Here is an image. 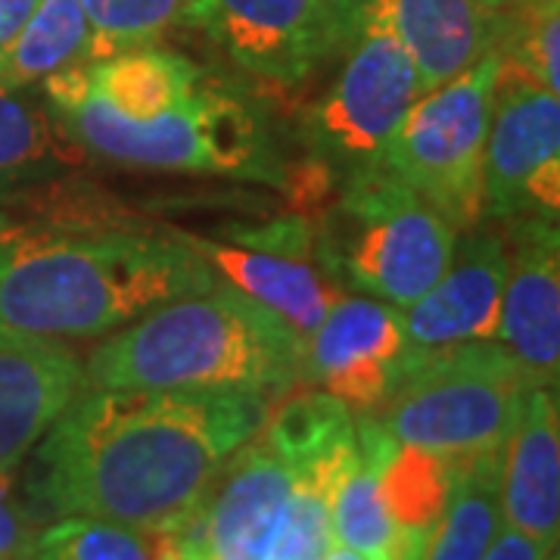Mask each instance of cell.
Here are the masks:
<instances>
[{"label":"cell","mask_w":560,"mask_h":560,"mask_svg":"<svg viewBox=\"0 0 560 560\" xmlns=\"http://www.w3.org/2000/svg\"><path fill=\"white\" fill-rule=\"evenodd\" d=\"M271 401L234 389H84L28 455L40 523L101 517L178 536Z\"/></svg>","instance_id":"6da1fadb"},{"label":"cell","mask_w":560,"mask_h":560,"mask_svg":"<svg viewBox=\"0 0 560 560\" xmlns=\"http://www.w3.org/2000/svg\"><path fill=\"white\" fill-rule=\"evenodd\" d=\"M212 287L184 231H156L84 190L0 209V330L91 340Z\"/></svg>","instance_id":"7a4b0ae2"},{"label":"cell","mask_w":560,"mask_h":560,"mask_svg":"<svg viewBox=\"0 0 560 560\" xmlns=\"http://www.w3.org/2000/svg\"><path fill=\"white\" fill-rule=\"evenodd\" d=\"M300 334L241 290L219 283L178 296L106 334L84 364V389H234L268 401L302 383Z\"/></svg>","instance_id":"3957f363"},{"label":"cell","mask_w":560,"mask_h":560,"mask_svg":"<svg viewBox=\"0 0 560 560\" xmlns=\"http://www.w3.org/2000/svg\"><path fill=\"white\" fill-rule=\"evenodd\" d=\"M50 113L84 153L106 162L200 172L278 184L287 162L271 143L261 113L224 84L202 81L194 97L156 119H128L88 88L84 62L40 81Z\"/></svg>","instance_id":"277c9868"},{"label":"cell","mask_w":560,"mask_h":560,"mask_svg":"<svg viewBox=\"0 0 560 560\" xmlns=\"http://www.w3.org/2000/svg\"><path fill=\"white\" fill-rule=\"evenodd\" d=\"M308 219L320 271L401 312L442 278L458 246V231L386 168L342 175Z\"/></svg>","instance_id":"5b68a950"},{"label":"cell","mask_w":560,"mask_h":560,"mask_svg":"<svg viewBox=\"0 0 560 560\" xmlns=\"http://www.w3.org/2000/svg\"><path fill=\"white\" fill-rule=\"evenodd\" d=\"M536 386L499 340L420 355L368 418L389 440L448 460L501 452L526 389Z\"/></svg>","instance_id":"8992f818"},{"label":"cell","mask_w":560,"mask_h":560,"mask_svg":"<svg viewBox=\"0 0 560 560\" xmlns=\"http://www.w3.org/2000/svg\"><path fill=\"white\" fill-rule=\"evenodd\" d=\"M501 57L492 50L458 79L427 91L401 119L383 168L455 231L486 221V140Z\"/></svg>","instance_id":"52a82bcc"},{"label":"cell","mask_w":560,"mask_h":560,"mask_svg":"<svg viewBox=\"0 0 560 560\" xmlns=\"http://www.w3.org/2000/svg\"><path fill=\"white\" fill-rule=\"evenodd\" d=\"M423 94L418 66L399 40L386 28H359L337 79L302 113V143L337 178L383 168L401 119Z\"/></svg>","instance_id":"ba28073f"},{"label":"cell","mask_w":560,"mask_h":560,"mask_svg":"<svg viewBox=\"0 0 560 560\" xmlns=\"http://www.w3.org/2000/svg\"><path fill=\"white\" fill-rule=\"evenodd\" d=\"M486 219L560 228V97L501 62L486 140Z\"/></svg>","instance_id":"9c48e42d"},{"label":"cell","mask_w":560,"mask_h":560,"mask_svg":"<svg viewBox=\"0 0 560 560\" xmlns=\"http://www.w3.org/2000/svg\"><path fill=\"white\" fill-rule=\"evenodd\" d=\"M415 361L405 312L340 293L302 346V383L330 393L352 415H374Z\"/></svg>","instance_id":"30bf717a"},{"label":"cell","mask_w":560,"mask_h":560,"mask_svg":"<svg viewBox=\"0 0 560 560\" xmlns=\"http://www.w3.org/2000/svg\"><path fill=\"white\" fill-rule=\"evenodd\" d=\"M296 474L261 433L241 445L180 529L187 560H271L290 514Z\"/></svg>","instance_id":"8fae6325"},{"label":"cell","mask_w":560,"mask_h":560,"mask_svg":"<svg viewBox=\"0 0 560 560\" xmlns=\"http://www.w3.org/2000/svg\"><path fill=\"white\" fill-rule=\"evenodd\" d=\"M190 25L275 88H296L337 54L330 0H197Z\"/></svg>","instance_id":"7c38bea8"},{"label":"cell","mask_w":560,"mask_h":560,"mask_svg":"<svg viewBox=\"0 0 560 560\" xmlns=\"http://www.w3.org/2000/svg\"><path fill=\"white\" fill-rule=\"evenodd\" d=\"M330 7L337 54L359 28H386L415 60L427 91L495 50L499 10L492 0H330Z\"/></svg>","instance_id":"4fadbf2b"},{"label":"cell","mask_w":560,"mask_h":560,"mask_svg":"<svg viewBox=\"0 0 560 560\" xmlns=\"http://www.w3.org/2000/svg\"><path fill=\"white\" fill-rule=\"evenodd\" d=\"M504 283L508 237L501 231H482V224L464 231L442 278L405 308L415 359L467 342L499 340Z\"/></svg>","instance_id":"5bb4252c"},{"label":"cell","mask_w":560,"mask_h":560,"mask_svg":"<svg viewBox=\"0 0 560 560\" xmlns=\"http://www.w3.org/2000/svg\"><path fill=\"white\" fill-rule=\"evenodd\" d=\"M84 364L66 340L0 330V480L16 474L81 393Z\"/></svg>","instance_id":"9a60e30c"},{"label":"cell","mask_w":560,"mask_h":560,"mask_svg":"<svg viewBox=\"0 0 560 560\" xmlns=\"http://www.w3.org/2000/svg\"><path fill=\"white\" fill-rule=\"evenodd\" d=\"M508 283L499 342L529 381L560 389V228H504Z\"/></svg>","instance_id":"2e32d148"},{"label":"cell","mask_w":560,"mask_h":560,"mask_svg":"<svg viewBox=\"0 0 560 560\" xmlns=\"http://www.w3.org/2000/svg\"><path fill=\"white\" fill-rule=\"evenodd\" d=\"M501 517L541 545L560 541V389L529 386L501 445Z\"/></svg>","instance_id":"e0dca14e"},{"label":"cell","mask_w":560,"mask_h":560,"mask_svg":"<svg viewBox=\"0 0 560 560\" xmlns=\"http://www.w3.org/2000/svg\"><path fill=\"white\" fill-rule=\"evenodd\" d=\"M215 278L241 290L287 320L302 340L318 327L342 290L308 256L280 253L241 241H209L184 234Z\"/></svg>","instance_id":"ac0fdd59"},{"label":"cell","mask_w":560,"mask_h":560,"mask_svg":"<svg viewBox=\"0 0 560 560\" xmlns=\"http://www.w3.org/2000/svg\"><path fill=\"white\" fill-rule=\"evenodd\" d=\"M84 72L88 88L128 119H156L194 97L206 81L197 62L156 44L84 62Z\"/></svg>","instance_id":"d6986e66"},{"label":"cell","mask_w":560,"mask_h":560,"mask_svg":"<svg viewBox=\"0 0 560 560\" xmlns=\"http://www.w3.org/2000/svg\"><path fill=\"white\" fill-rule=\"evenodd\" d=\"M501 526V452L455 460L452 495L427 539L423 560H482Z\"/></svg>","instance_id":"ffe728a7"},{"label":"cell","mask_w":560,"mask_h":560,"mask_svg":"<svg viewBox=\"0 0 560 560\" xmlns=\"http://www.w3.org/2000/svg\"><path fill=\"white\" fill-rule=\"evenodd\" d=\"M84 165V150L50 109L0 88V190L50 180Z\"/></svg>","instance_id":"44dd1931"},{"label":"cell","mask_w":560,"mask_h":560,"mask_svg":"<svg viewBox=\"0 0 560 560\" xmlns=\"http://www.w3.org/2000/svg\"><path fill=\"white\" fill-rule=\"evenodd\" d=\"M91 60V22L81 0H38L32 20L0 54V88L25 91Z\"/></svg>","instance_id":"7402d4cb"},{"label":"cell","mask_w":560,"mask_h":560,"mask_svg":"<svg viewBox=\"0 0 560 560\" xmlns=\"http://www.w3.org/2000/svg\"><path fill=\"white\" fill-rule=\"evenodd\" d=\"M334 539L364 560H423L427 551V536L399 526L386 511L374 460L364 452L334 495Z\"/></svg>","instance_id":"603a6c76"},{"label":"cell","mask_w":560,"mask_h":560,"mask_svg":"<svg viewBox=\"0 0 560 560\" xmlns=\"http://www.w3.org/2000/svg\"><path fill=\"white\" fill-rule=\"evenodd\" d=\"M495 54L560 97V0H508L499 10Z\"/></svg>","instance_id":"cb8c5ba5"},{"label":"cell","mask_w":560,"mask_h":560,"mask_svg":"<svg viewBox=\"0 0 560 560\" xmlns=\"http://www.w3.org/2000/svg\"><path fill=\"white\" fill-rule=\"evenodd\" d=\"M81 7L91 22V60H103L190 25L197 0H81Z\"/></svg>","instance_id":"d4e9b609"},{"label":"cell","mask_w":560,"mask_h":560,"mask_svg":"<svg viewBox=\"0 0 560 560\" xmlns=\"http://www.w3.org/2000/svg\"><path fill=\"white\" fill-rule=\"evenodd\" d=\"M160 539L101 517H57L40 526L28 560H156Z\"/></svg>","instance_id":"484cf974"},{"label":"cell","mask_w":560,"mask_h":560,"mask_svg":"<svg viewBox=\"0 0 560 560\" xmlns=\"http://www.w3.org/2000/svg\"><path fill=\"white\" fill-rule=\"evenodd\" d=\"M44 523L16 499L13 482L0 480V560H28Z\"/></svg>","instance_id":"4316f807"},{"label":"cell","mask_w":560,"mask_h":560,"mask_svg":"<svg viewBox=\"0 0 560 560\" xmlns=\"http://www.w3.org/2000/svg\"><path fill=\"white\" fill-rule=\"evenodd\" d=\"M482 560H560V541L558 545H541V541L529 539L511 526H501V533L489 545Z\"/></svg>","instance_id":"83f0119b"},{"label":"cell","mask_w":560,"mask_h":560,"mask_svg":"<svg viewBox=\"0 0 560 560\" xmlns=\"http://www.w3.org/2000/svg\"><path fill=\"white\" fill-rule=\"evenodd\" d=\"M35 7L38 0H0V54L20 35L22 25L32 20Z\"/></svg>","instance_id":"f1b7e54d"},{"label":"cell","mask_w":560,"mask_h":560,"mask_svg":"<svg viewBox=\"0 0 560 560\" xmlns=\"http://www.w3.org/2000/svg\"><path fill=\"white\" fill-rule=\"evenodd\" d=\"M156 560H187L184 555H180L178 541H175V536H162L160 539V555H156Z\"/></svg>","instance_id":"f546056e"},{"label":"cell","mask_w":560,"mask_h":560,"mask_svg":"<svg viewBox=\"0 0 560 560\" xmlns=\"http://www.w3.org/2000/svg\"><path fill=\"white\" fill-rule=\"evenodd\" d=\"M327 560H364L361 555H355L352 548H346L340 541H334V548L327 551Z\"/></svg>","instance_id":"4dcf8cb0"},{"label":"cell","mask_w":560,"mask_h":560,"mask_svg":"<svg viewBox=\"0 0 560 560\" xmlns=\"http://www.w3.org/2000/svg\"><path fill=\"white\" fill-rule=\"evenodd\" d=\"M492 3H495V10H501V7H504L508 0H492Z\"/></svg>","instance_id":"1f68e13d"}]
</instances>
